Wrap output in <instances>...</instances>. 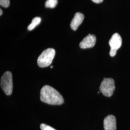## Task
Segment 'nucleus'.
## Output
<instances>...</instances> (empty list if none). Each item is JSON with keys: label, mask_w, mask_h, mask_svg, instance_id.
I'll return each mask as SVG.
<instances>
[{"label": "nucleus", "mask_w": 130, "mask_h": 130, "mask_svg": "<svg viewBox=\"0 0 130 130\" xmlns=\"http://www.w3.org/2000/svg\"><path fill=\"white\" fill-rule=\"evenodd\" d=\"M84 18V14L79 12L76 13L70 23L71 28L73 30H76L79 25L83 22Z\"/></svg>", "instance_id": "6e6552de"}, {"label": "nucleus", "mask_w": 130, "mask_h": 130, "mask_svg": "<svg viewBox=\"0 0 130 130\" xmlns=\"http://www.w3.org/2000/svg\"><path fill=\"white\" fill-rule=\"evenodd\" d=\"M1 86L5 93L10 95L12 94L13 88L12 75L11 72L6 71L1 79Z\"/></svg>", "instance_id": "7ed1b4c3"}, {"label": "nucleus", "mask_w": 130, "mask_h": 130, "mask_svg": "<svg viewBox=\"0 0 130 130\" xmlns=\"http://www.w3.org/2000/svg\"><path fill=\"white\" fill-rule=\"evenodd\" d=\"M105 130H116V119L115 117L110 115L106 117L104 120Z\"/></svg>", "instance_id": "0eeeda50"}, {"label": "nucleus", "mask_w": 130, "mask_h": 130, "mask_svg": "<svg viewBox=\"0 0 130 130\" xmlns=\"http://www.w3.org/2000/svg\"><path fill=\"white\" fill-rule=\"evenodd\" d=\"M51 69H52V68H53V66H51V67H50Z\"/></svg>", "instance_id": "2eb2a0df"}, {"label": "nucleus", "mask_w": 130, "mask_h": 130, "mask_svg": "<svg viewBox=\"0 0 130 130\" xmlns=\"http://www.w3.org/2000/svg\"><path fill=\"white\" fill-rule=\"evenodd\" d=\"M40 99L42 102L52 105H60L64 102L62 95L49 85H44L40 92Z\"/></svg>", "instance_id": "f257e3e1"}, {"label": "nucleus", "mask_w": 130, "mask_h": 130, "mask_svg": "<svg viewBox=\"0 0 130 130\" xmlns=\"http://www.w3.org/2000/svg\"><path fill=\"white\" fill-rule=\"evenodd\" d=\"M109 44L110 46L109 55L111 57L116 55L117 50L122 45V39L119 34L114 33L109 41Z\"/></svg>", "instance_id": "39448f33"}, {"label": "nucleus", "mask_w": 130, "mask_h": 130, "mask_svg": "<svg viewBox=\"0 0 130 130\" xmlns=\"http://www.w3.org/2000/svg\"><path fill=\"white\" fill-rule=\"evenodd\" d=\"M96 42V37L92 34H89L79 43V47L82 49L92 48L94 46Z\"/></svg>", "instance_id": "423d86ee"}, {"label": "nucleus", "mask_w": 130, "mask_h": 130, "mask_svg": "<svg viewBox=\"0 0 130 130\" xmlns=\"http://www.w3.org/2000/svg\"><path fill=\"white\" fill-rule=\"evenodd\" d=\"M40 128L41 130H56L52 127L51 126L46 125L44 123H42L41 124Z\"/></svg>", "instance_id": "9b49d317"}, {"label": "nucleus", "mask_w": 130, "mask_h": 130, "mask_svg": "<svg viewBox=\"0 0 130 130\" xmlns=\"http://www.w3.org/2000/svg\"><path fill=\"white\" fill-rule=\"evenodd\" d=\"M41 22V19L40 17H35L32 20L31 23L30 24L28 27V30H32Z\"/></svg>", "instance_id": "1a4fd4ad"}, {"label": "nucleus", "mask_w": 130, "mask_h": 130, "mask_svg": "<svg viewBox=\"0 0 130 130\" xmlns=\"http://www.w3.org/2000/svg\"><path fill=\"white\" fill-rule=\"evenodd\" d=\"M115 89V82L111 78H104L100 86V91L107 97H110Z\"/></svg>", "instance_id": "20e7f679"}, {"label": "nucleus", "mask_w": 130, "mask_h": 130, "mask_svg": "<svg viewBox=\"0 0 130 130\" xmlns=\"http://www.w3.org/2000/svg\"><path fill=\"white\" fill-rule=\"evenodd\" d=\"M57 0H47L45 4V6L46 8H54L57 5Z\"/></svg>", "instance_id": "9d476101"}, {"label": "nucleus", "mask_w": 130, "mask_h": 130, "mask_svg": "<svg viewBox=\"0 0 130 130\" xmlns=\"http://www.w3.org/2000/svg\"><path fill=\"white\" fill-rule=\"evenodd\" d=\"M10 4L9 0H0V5L4 7H8L9 6Z\"/></svg>", "instance_id": "f8f14e48"}, {"label": "nucleus", "mask_w": 130, "mask_h": 130, "mask_svg": "<svg viewBox=\"0 0 130 130\" xmlns=\"http://www.w3.org/2000/svg\"><path fill=\"white\" fill-rule=\"evenodd\" d=\"M55 54V50L53 48H48L44 50L38 58V65L41 68L49 66L53 62Z\"/></svg>", "instance_id": "f03ea898"}, {"label": "nucleus", "mask_w": 130, "mask_h": 130, "mask_svg": "<svg viewBox=\"0 0 130 130\" xmlns=\"http://www.w3.org/2000/svg\"><path fill=\"white\" fill-rule=\"evenodd\" d=\"M3 14V10H2L0 9V15H2Z\"/></svg>", "instance_id": "4468645a"}, {"label": "nucleus", "mask_w": 130, "mask_h": 130, "mask_svg": "<svg viewBox=\"0 0 130 130\" xmlns=\"http://www.w3.org/2000/svg\"><path fill=\"white\" fill-rule=\"evenodd\" d=\"M92 1H93V2H94V3H96V4L101 3L103 1V0H92Z\"/></svg>", "instance_id": "ddd939ff"}]
</instances>
